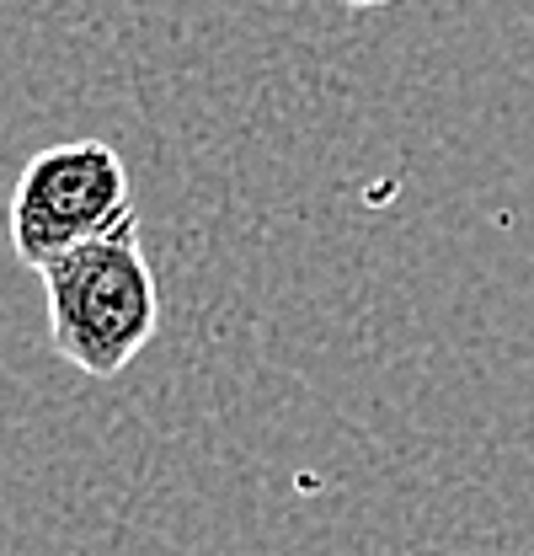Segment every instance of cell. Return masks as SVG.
I'll return each instance as SVG.
<instances>
[{
	"label": "cell",
	"mask_w": 534,
	"mask_h": 556,
	"mask_svg": "<svg viewBox=\"0 0 534 556\" xmlns=\"http://www.w3.org/2000/svg\"><path fill=\"white\" fill-rule=\"evenodd\" d=\"M38 278L49 305V343L91 380L124 375L161 327V294L139 241V214L65 252Z\"/></svg>",
	"instance_id": "obj_1"
},
{
	"label": "cell",
	"mask_w": 534,
	"mask_h": 556,
	"mask_svg": "<svg viewBox=\"0 0 534 556\" xmlns=\"http://www.w3.org/2000/svg\"><path fill=\"white\" fill-rule=\"evenodd\" d=\"M134 219L129 166L107 139H65L27 161L11 188V252L22 268L43 274L65 252Z\"/></svg>",
	"instance_id": "obj_2"
},
{
	"label": "cell",
	"mask_w": 534,
	"mask_h": 556,
	"mask_svg": "<svg viewBox=\"0 0 534 556\" xmlns=\"http://www.w3.org/2000/svg\"><path fill=\"white\" fill-rule=\"evenodd\" d=\"M342 5H353V11H369V5H391V0H342Z\"/></svg>",
	"instance_id": "obj_3"
}]
</instances>
